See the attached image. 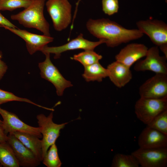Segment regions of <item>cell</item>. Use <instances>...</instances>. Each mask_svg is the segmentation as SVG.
Returning a JSON list of instances; mask_svg holds the SVG:
<instances>
[{
  "label": "cell",
  "mask_w": 167,
  "mask_h": 167,
  "mask_svg": "<svg viewBox=\"0 0 167 167\" xmlns=\"http://www.w3.org/2000/svg\"><path fill=\"white\" fill-rule=\"evenodd\" d=\"M86 27L92 35L99 40H104L105 43L110 47L139 39L144 34L138 29L126 28L108 19H90Z\"/></svg>",
  "instance_id": "cell-1"
},
{
  "label": "cell",
  "mask_w": 167,
  "mask_h": 167,
  "mask_svg": "<svg viewBox=\"0 0 167 167\" xmlns=\"http://www.w3.org/2000/svg\"><path fill=\"white\" fill-rule=\"evenodd\" d=\"M45 0H32L27 8L11 16V19L18 21L24 27L36 29L43 35L51 36L49 25L44 15Z\"/></svg>",
  "instance_id": "cell-2"
},
{
  "label": "cell",
  "mask_w": 167,
  "mask_h": 167,
  "mask_svg": "<svg viewBox=\"0 0 167 167\" xmlns=\"http://www.w3.org/2000/svg\"><path fill=\"white\" fill-rule=\"evenodd\" d=\"M54 29L61 31L67 28L72 20V6L68 0H48L45 3Z\"/></svg>",
  "instance_id": "cell-3"
},
{
  "label": "cell",
  "mask_w": 167,
  "mask_h": 167,
  "mask_svg": "<svg viewBox=\"0 0 167 167\" xmlns=\"http://www.w3.org/2000/svg\"><path fill=\"white\" fill-rule=\"evenodd\" d=\"M166 109L167 96L160 99L140 97L135 105V112L137 117L146 125L159 114Z\"/></svg>",
  "instance_id": "cell-4"
},
{
  "label": "cell",
  "mask_w": 167,
  "mask_h": 167,
  "mask_svg": "<svg viewBox=\"0 0 167 167\" xmlns=\"http://www.w3.org/2000/svg\"><path fill=\"white\" fill-rule=\"evenodd\" d=\"M53 112L47 116L43 114L36 116L40 131L42 135L41 141L43 157L44 156L50 147L55 143L59 136L60 131L68 123L57 124L53 121Z\"/></svg>",
  "instance_id": "cell-5"
},
{
  "label": "cell",
  "mask_w": 167,
  "mask_h": 167,
  "mask_svg": "<svg viewBox=\"0 0 167 167\" xmlns=\"http://www.w3.org/2000/svg\"><path fill=\"white\" fill-rule=\"evenodd\" d=\"M138 29L146 35L161 50L167 48V25L157 19L140 20L136 23Z\"/></svg>",
  "instance_id": "cell-6"
},
{
  "label": "cell",
  "mask_w": 167,
  "mask_h": 167,
  "mask_svg": "<svg viewBox=\"0 0 167 167\" xmlns=\"http://www.w3.org/2000/svg\"><path fill=\"white\" fill-rule=\"evenodd\" d=\"M45 60L38 63L41 77L53 84L56 89L57 95L62 96L65 89L72 86L71 82L66 79L50 59V54H44Z\"/></svg>",
  "instance_id": "cell-7"
},
{
  "label": "cell",
  "mask_w": 167,
  "mask_h": 167,
  "mask_svg": "<svg viewBox=\"0 0 167 167\" xmlns=\"http://www.w3.org/2000/svg\"><path fill=\"white\" fill-rule=\"evenodd\" d=\"M145 57L144 59L139 60L135 63L134 67L135 71H149L156 74L167 75V58L160 55L158 47L155 46L148 49Z\"/></svg>",
  "instance_id": "cell-8"
},
{
  "label": "cell",
  "mask_w": 167,
  "mask_h": 167,
  "mask_svg": "<svg viewBox=\"0 0 167 167\" xmlns=\"http://www.w3.org/2000/svg\"><path fill=\"white\" fill-rule=\"evenodd\" d=\"M142 167L167 166V147L139 148L131 153Z\"/></svg>",
  "instance_id": "cell-9"
},
{
  "label": "cell",
  "mask_w": 167,
  "mask_h": 167,
  "mask_svg": "<svg viewBox=\"0 0 167 167\" xmlns=\"http://www.w3.org/2000/svg\"><path fill=\"white\" fill-rule=\"evenodd\" d=\"M103 39H100L97 41H92L85 39L83 35L80 33L76 38L72 39L68 43L58 46H45L41 51L43 54L48 53L54 54L55 59L59 58L61 54L66 51L78 49L84 50H94L100 45L105 43Z\"/></svg>",
  "instance_id": "cell-10"
},
{
  "label": "cell",
  "mask_w": 167,
  "mask_h": 167,
  "mask_svg": "<svg viewBox=\"0 0 167 167\" xmlns=\"http://www.w3.org/2000/svg\"><path fill=\"white\" fill-rule=\"evenodd\" d=\"M141 97L160 99L167 96V75L156 74L146 80L140 87Z\"/></svg>",
  "instance_id": "cell-11"
},
{
  "label": "cell",
  "mask_w": 167,
  "mask_h": 167,
  "mask_svg": "<svg viewBox=\"0 0 167 167\" xmlns=\"http://www.w3.org/2000/svg\"><path fill=\"white\" fill-rule=\"evenodd\" d=\"M7 143L11 148L19 166L35 167L41 161L13 134L9 133Z\"/></svg>",
  "instance_id": "cell-12"
},
{
  "label": "cell",
  "mask_w": 167,
  "mask_h": 167,
  "mask_svg": "<svg viewBox=\"0 0 167 167\" xmlns=\"http://www.w3.org/2000/svg\"><path fill=\"white\" fill-rule=\"evenodd\" d=\"M0 114L3 118L2 129L6 134L19 131L33 134L40 138L42 137L39 127H33L27 124L14 113L0 107Z\"/></svg>",
  "instance_id": "cell-13"
},
{
  "label": "cell",
  "mask_w": 167,
  "mask_h": 167,
  "mask_svg": "<svg viewBox=\"0 0 167 167\" xmlns=\"http://www.w3.org/2000/svg\"><path fill=\"white\" fill-rule=\"evenodd\" d=\"M13 33L23 39L25 42L27 49L30 55L37 51H41L47 45L52 42L54 38L51 36L40 35L31 33L25 30L16 28L4 27Z\"/></svg>",
  "instance_id": "cell-14"
},
{
  "label": "cell",
  "mask_w": 167,
  "mask_h": 167,
  "mask_svg": "<svg viewBox=\"0 0 167 167\" xmlns=\"http://www.w3.org/2000/svg\"><path fill=\"white\" fill-rule=\"evenodd\" d=\"M148 49L144 44L131 43L120 50L115 56V59L130 68L134 64L146 56Z\"/></svg>",
  "instance_id": "cell-15"
},
{
  "label": "cell",
  "mask_w": 167,
  "mask_h": 167,
  "mask_svg": "<svg viewBox=\"0 0 167 167\" xmlns=\"http://www.w3.org/2000/svg\"><path fill=\"white\" fill-rule=\"evenodd\" d=\"M139 148L167 147V135L147 126L139 136Z\"/></svg>",
  "instance_id": "cell-16"
},
{
  "label": "cell",
  "mask_w": 167,
  "mask_h": 167,
  "mask_svg": "<svg viewBox=\"0 0 167 167\" xmlns=\"http://www.w3.org/2000/svg\"><path fill=\"white\" fill-rule=\"evenodd\" d=\"M130 68L117 61L109 64L107 67L108 76L117 87L121 88L131 79L132 75Z\"/></svg>",
  "instance_id": "cell-17"
},
{
  "label": "cell",
  "mask_w": 167,
  "mask_h": 167,
  "mask_svg": "<svg viewBox=\"0 0 167 167\" xmlns=\"http://www.w3.org/2000/svg\"><path fill=\"white\" fill-rule=\"evenodd\" d=\"M26 147L30 150L40 161L43 157L41 141L38 136L30 133L15 131L12 133Z\"/></svg>",
  "instance_id": "cell-18"
},
{
  "label": "cell",
  "mask_w": 167,
  "mask_h": 167,
  "mask_svg": "<svg viewBox=\"0 0 167 167\" xmlns=\"http://www.w3.org/2000/svg\"><path fill=\"white\" fill-rule=\"evenodd\" d=\"M82 76L87 82H101L103 79L108 76L107 68L103 67L99 62L84 67Z\"/></svg>",
  "instance_id": "cell-19"
},
{
  "label": "cell",
  "mask_w": 167,
  "mask_h": 167,
  "mask_svg": "<svg viewBox=\"0 0 167 167\" xmlns=\"http://www.w3.org/2000/svg\"><path fill=\"white\" fill-rule=\"evenodd\" d=\"M0 162L4 167H19L13 151L7 142H0Z\"/></svg>",
  "instance_id": "cell-20"
},
{
  "label": "cell",
  "mask_w": 167,
  "mask_h": 167,
  "mask_svg": "<svg viewBox=\"0 0 167 167\" xmlns=\"http://www.w3.org/2000/svg\"><path fill=\"white\" fill-rule=\"evenodd\" d=\"M102 58V55L96 53L94 50H87L74 55L72 58L79 62L85 67L99 62Z\"/></svg>",
  "instance_id": "cell-21"
},
{
  "label": "cell",
  "mask_w": 167,
  "mask_h": 167,
  "mask_svg": "<svg viewBox=\"0 0 167 167\" xmlns=\"http://www.w3.org/2000/svg\"><path fill=\"white\" fill-rule=\"evenodd\" d=\"M139 165L132 154L126 155L122 153L116 154L112 162V167H138Z\"/></svg>",
  "instance_id": "cell-22"
},
{
  "label": "cell",
  "mask_w": 167,
  "mask_h": 167,
  "mask_svg": "<svg viewBox=\"0 0 167 167\" xmlns=\"http://www.w3.org/2000/svg\"><path fill=\"white\" fill-rule=\"evenodd\" d=\"M42 162L48 167H60L62 162L59 158L55 143L50 147L49 150L43 157Z\"/></svg>",
  "instance_id": "cell-23"
},
{
  "label": "cell",
  "mask_w": 167,
  "mask_h": 167,
  "mask_svg": "<svg viewBox=\"0 0 167 167\" xmlns=\"http://www.w3.org/2000/svg\"><path fill=\"white\" fill-rule=\"evenodd\" d=\"M147 126L167 135V109L159 114Z\"/></svg>",
  "instance_id": "cell-24"
},
{
  "label": "cell",
  "mask_w": 167,
  "mask_h": 167,
  "mask_svg": "<svg viewBox=\"0 0 167 167\" xmlns=\"http://www.w3.org/2000/svg\"><path fill=\"white\" fill-rule=\"evenodd\" d=\"M18 101L29 103L37 107L51 110L52 109L37 104L30 100L18 96L13 93L0 89V105L7 102Z\"/></svg>",
  "instance_id": "cell-25"
},
{
  "label": "cell",
  "mask_w": 167,
  "mask_h": 167,
  "mask_svg": "<svg viewBox=\"0 0 167 167\" xmlns=\"http://www.w3.org/2000/svg\"><path fill=\"white\" fill-rule=\"evenodd\" d=\"M32 0H0V10L12 11L18 8L27 7Z\"/></svg>",
  "instance_id": "cell-26"
},
{
  "label": "cell",
  "mask_w": 167,
  "mask_h": 167,
  "mask_svg": "<svg viewBox=\"0 0 167 167\" xmlns=\"http://www.w3.org/2000/svg\"><path fill=\"white\" fill-rule=\"evenodd\" d=\"M102 8L104 12L111 15L118 12L119 8L118 0H102Z\"/></svg>",
  "instance_id": "cell-27"
},
{
  "label": "cell",
  "mask_w": 167,
  "mask_h": 167,
  "mask_svg": "<svg viewBox=\"0 0 167 167\" xmlns=\"http://www.w3.org/2000/svg\"><path fill=\"white\" fill-rule=\"evenodd\" d=\"M0 11V27L3 28L4 27H8L10 28H16V26L2 14Z\"/></svg>",
  "instance_id": "cell-28"
},
{
  "label": "cell",
  "mask_w": 167,
  "mask_h": 167,
  "mask_svg": "<svg viewBox=\"0 0 167 167\" xmlns=\"http://www.w3.org/2000/svg\"><path fill=\"white\" fill-rule=\"evenodd\" d=\"M7 69L8 66L6 63L0 59V80L2 79Z\"/></svg>",
  "instance_id": "cell-29"
},
{
  "label": "cell",
  "mask_w": 167,
  "mask_h": 167,
  "mask_svg": "<svg viewBox=\"0 0 167 167\" xmlns=\"http://www.w3.org/2000/svg\"><path fill=\"white\" fill-rule=\"evenodd\" d=\"M8 136L4 132L3 129L0 127V142H6Z\"/></svg>",
  "instance_id": "cell-30"
},
{
  "label": "cell",
  "mask_w": 167,
  "mask_h": 167,
  "mask_svg": "<svg viewBox=\"0 0 167 167\" xmlns=\"http://www.w3.org/2000/svg\"><path fill=\"white\" fill-rule=\"evenodd\" d=\"M3 122L0 119V127L2 129Z\"/></svg>",
  "instance_id": "cell-31"
},
{
  "label": "cell",
  "mask_w": 167,
  "mask_h": 167,
  "mask_svg": "<svg viewBox=\"0 0 167 167\" xmlns=\"http://www.w3.org/2000/svg\"><path fill=\"white\" fill-rule=\"evenodd\" d=\"M2 57V54L1 51L0 50V59H1Z\"/></svg>",
  "instance_id": "cell-32"
},
{
  "label": "cell",
  "mask_w": 167,
  "mask_h": 167,
  "mask_svg": "<svg viewBox=\"0 0 167 167\" xmlns=\"http://www.w3.org/2000/svg\"><path fill=\"white\" fill-rule=\"evenodd\" d=\"M2 165L1 164V163L0 162V167H2Z\"/></svg>",
  "instance_id": "cell-33"
}]
</instances>
